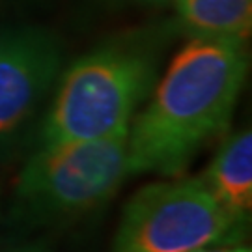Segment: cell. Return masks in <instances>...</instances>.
Returning <instances> with one entry per match:
<instances>
[{
    "instance_id": "cell-5",
    "label": "cell",
    "mask_w": 252,
    "mask_h": 252,
    "mask_svg": "<svg viewBox=\"0 0 252 252\" xmlns=\"http://www.w3.org/2000/svg\"><path fill=\"white\" fill-rule=\"evenodd\" d=\"M60 45L47 30L0 32V157L15 144L60 71Z\"/></svg>"
},
{
    "instance_id": "cell-7",
    "label": "cell",
    "mask_w": 252,
    "mask_h": 252,
    "mask_svg": "<svg viewBox=\"0 0 252 252\" xmlns=\"http://www.w3.org/2000/svg\"><path fill=\"white\" fill-rule=\"evenodd\" d=\"M185 32L209 39H241L251 34L252 0H176Z\"/></svg>"
},
{
    "instance_id": "cell-4",
    "label": "cell",
    "mask_w": 252,
    "mask_h": 252,
    "mask_svg": "<svg viewBox=\"0 0 252 252\" xmlns=\"http://www.w3.org/2000/svg\"><path fill=\"white\" fill-rule=\"evenodd\" d=\"M249 222L230 215L200 180L152 183L124 207L116 252H192L243 241Z\"/></svg>"
},
{
    "instance_id": "cell-1",
    "label": "cell",
    "mask_w": 252,
    "mask_h": 252,
    "mask_svg": "<svg viewBox=\"0 0 252 252\" xmlns=\"http://www.w3.org/2000/svg\"><path fill=\"white\" fill-rule=\"evenodd\" d=\"M247 67L241 39L194 37L183 47L127 135L129 174L185 172L228 127Z\"/></svg>"
},
{
    "instance_id": "cell-8",
    "label": "cell",
    "mask_w": 252,
    "mask_h": 252,
    "mask_svg": "<svg viewBox=\"0 0 252 252\" xmlns=\"http://www.w3.org/2000/svg\"><path fill=\"white\" fill-rule=\"evenodd\" d=\"M192 252H251V249H243V247H228V249H198Z\"/></svg>"
},
{
    "instance_id": "cell-9",
    "label": "cell",
    "mask_w": 252,
    "mask_h": 252,
    "mask_svg": "<svg viewBox=\"0 0 252 252\" xmlns=\"http://www.w3.org/2000/svg\"><path fill=\"white\" fill-rule=\"evenodd\" d=\"M142 2H150V4H164L168 0H142Z\"/></svg>"
},
{
    "instance_id": "cell-2",
    "label": "cell",
    "mask_w": 252,
    "mask_h": 252,
    "mask_svg": "<svg viewBox=\"0 0 252 252\" xmlns=\"http://www.w3.org/2000/svg\"><path fill=\"white\" fill-rule=\"evenodd\" d=\"M157 58L140 43H112L79 58L63 73L41 146L90 140L129 131L135 108L152 90Z\"/></svg>"
},
{
    "instance_id": "cell-6",
    "label": "cell",
    "mask_w": 252,
    "mask_h": 252,
    "mask_svg": "<svg viewBox=\"0 0 252 252\" xmlns=\"http://www.w3.org/2000/svg\"><path fill=\"white\" fill-rule=\"evenodd\" d=\"M198 180L230 215L249 222L252 207L251 131L247 129L230 136Z\"/></svg>"
},
{
    "instance_id": "cell-3",
    "label": "cell",
    "mask_w": 252,
    "mask_h": 252,
    "mask_svg": "<svg viewBox=\"0 0 252 252\" xmlns=\"http://www.w3.org/2000/svg\"><path fill=\"white\" fill-rule=\"evenodd\" d=\"M127 135L41 146L21 172L15 198L34 219L84 213L110 200L129 176Z\"/></svg>"
}]
</instances>
